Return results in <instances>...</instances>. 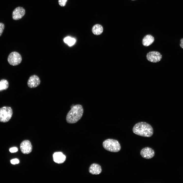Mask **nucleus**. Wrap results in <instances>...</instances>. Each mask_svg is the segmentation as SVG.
<instances>
[{
	"label": "nucleus",
	"instance_id": "nucleus-8",
	"mask_svg": "<svg viewBox=\"0 0 183 183\" xmlns=\"http://www.w3.org/2000/svg\"><path fill=\"white\" fill-rule=\"evenodd\" d=\"M20 148L22 153L24 154L30 153L32 149L31 143L28 140H25L22 141L20 144Z\"/></svg>",
	"mask_w": 183,
	"mask_h": 183
},
{
	"label": "nucleus",
	"instance_id": "nucleus-1",
	"mask_svg": "<svg viewBox=\"0 0 183 183\" xmlns=\"http://www.w3.org/2000/svg\"><path fill=\"white\" fill-rule=\"evenodd\" d=\"M132 131L137 135L146 137H151L153 133V129L151 126L144 122L136 124L133 128Z\"/></svg>",
	"mask_w": 183,
	"mask_h": 183
},
{
	"label": "nucleus",
	"instance_id": "nucleus-15",
	"mask_svg": "<svg viewBox=\"0 0 183 183\" xmlns=\"http://www.w3.org/2000/svg\"><path fill=\"white\" fill-rule=\"evenodd\" d=\"M9 84L6 80L2 79L0 80V92L6 90L8 87Z\"/></svg>",
	"mask_w": 183,
	"mask_h": 183
},
{
	"label": "nucleus",
	"instance_id": "nucleus-10",
	"mask_svg": "<svg viewBox=\"0 0 183 183\" xmlns=\"http://www.w3.org/2000/svg\"><path fill=\"white\" fill-rule=\"evenodd\" d=\"M25 13V10L23 8L20 7H18L12 12V18L15 20H19L24 16Z\"/></svg>",
	"mask_w": 183,
	"mask_h": 183
},
{
	"label": "nucleus",
	"instance_id": "nucleus-22",
	"mask_svg": "<svg viewBox=\"0 0 183 183\" xmlns=\"http://www.w3.org/2000/svg\"><path fill=\"white\" fill-rule=\"evenodd\" d=\"M132 0V1H134V0Z\"/></svg>",
	"mask_w": 183,
	"mask_h": 183
},
{
	"label": "nucleus",
	"instance_id": "nucleus-2",
	"mask_svg": "<svg viewBox=\"0 0 183 183\" xmlns=\"http://www.w3.org/2000/svg\"><path fill=\"white\" fill-rule=\"evenodd\" d=\"M83 113V109L81 105L77 104L74 105L67 115V122L71 124L76 123L81 118Z\"/></svg>",
	"mask_w": 183,
	"mask_h": 183
},
{
	"label": "nucleus",
	"instance_id": "nucleus-16",
	"mask_svg": "<svg viewBox=\"0 0 183 183\" xmlns=\"http://www.w3.org/2000/svg\"><path fill=\"white\" fill-rule=\"evenodd\" d=\"M64 42L68 45L71 46L73 45L75 43L76 40L75 39L70 37H65L64 39Z\"/></svg>",
	"mask_w": 183,
	"mask_h": 183
},
{
	"label": "nucleus",
	"instance_id": "nucleus-9",
	"mask_svg": "<svg viewBox=\"0 0 183 183\" xmlns=\"http://www.w3.org/2000/svg\"><path fill=\"white\" fill-rule=\"evenodd\" d=\"M40 81L37 75H33L31 76L29 78L27 82L28 86L30 88H35L40 84Z\"/></svg>",
	"mask_w": 183,
	"mask_h": 183
},
{
	"label": "nucleus",
	"instance_id": "nucleus-6",
	"mask_svg": "<svg viewBox=\"0 0 183 183\" xmlns=\"http://www.w3.org/2000/svg\"><path fill=\"white\" fill-rule=\"evenodd\" d=\"M146 58L149 61L157 63L160 61L162 58V55L159 52L153 51L149 52L147 54Z\"/></svg>",
	"mask_w": 183,
	"mask_h": 183
},
{
	"label": "nucleus",
	"instance_id": "nucleus-12",
	"mask_svg": "<svg viewBox=\"0 0 183 183\" xmlns=\"http://www.w3.org/2000/svg\"><path fill=\"white\" fill-rule=\"evenodd\" d=\"M54 161L58 164H61L64 162L66 159V157L61 152H55L53 155Z\"/></svg>",
	"mask_w": 183,
	"mask_h": 183
},
{
	"label": "nucleus",
	"instance_id": "nucleus-19",
	"mask_svg": "<svg viewBox=\"0 0 183 183\" xmlns=\"http://www.w3.org/2000/svg\"><path fill=\"white\" fill-rule=\"evenodd\" d=\"M19 162V160L17 159H13L10 161L11 163L13 164H18Z\"/></svg>",
	"mask_w": 183,
	"mask_h": 183
},
{
	"label": "nucleus",
	"instance_id": "nucleus-7",
	"mask_svg": "<svg viewBox=\"0 0 183 183\" xmlns=\"http://www.w3.org/2000/svg\"><path fill=\"white\" fill-rule=\"evenodd\" d=\"M140 154L143 158L149 159L153 158L155 155V152L152 148L146 147L142 149L140 151Z\"/></svg>",
	"mask_w": 183,
	"mask_h": 183
},
{
	"label": "nucleus",
	"instance_id": "nucleus-18",
	"mask_svg": "<svg viewBox=\"0 0 183 183\" xmlns=\"http://www.w3.org/2000/svg\"><path fill=\"white\" fill-rule=\"evenodd\" d=\"M67 0H58V2L59 5L61 6H65Z\"/></svg>",
	"mask_w": 183,
	"mask_h": 183
},
{
	"label": "nucleus",
	"instance_id": "nucleus-17",
	"mask_svg": "<svg viewBox=\"0 0 183 183\" xmlns=\"http://www.w3.org/2000/svg\"><path fill=\"white\" fill-rule=\"evenodd\" d=\"M5 28L4 24L0 22V37L2 35Z\"/></svg>",
	"mask_w": 183,
	"mask_h": 183
},
{
	"label": "nucleus",
	"instance_id": "nucleus-11",
	"mask_svg": "<svg viewBox=\"0 0 183 183\" xmlns=\"http://www.w3.org/2000/svg\"><path fill=\"white\" fill-rule=\"evenodd\" d=\"M102 171L101 166L96 163H93L91 165L89 169V173L93 175L99 174Z\"/></svg>",
	"mask_w": 183,
	"mask_h": 183
},
{
	"label": "nucleus",
	"instance_id": "nucleus-13",
	"mask_svg": "<svg viewBox=\"0 0 183 183\" xmlns=\"http://www.w3.org/2000/svg\"><path fill=\"white\" fill-rule=\"evenodd\" d=\"M154 41V37L148 34L145 35L143 38L142 43L144 46L147 47L151 44Z\"/></svg>",
	"mask_w": 183,
	"mask_h": 183
},
{
	"label": "nucleus",
	"instance_id": "nucleus-21",
	"mask_svg": "<svg viewBox=\"0 0 183 183\" xmlns=\"http://www.w3.org/2000/svg\"><path fill=\"white\" fill-rule=\"evenodd\" d=\"M180 47L183 49V38L181 39L180 40Z\"/></svg>",
	"mask_w": 183,
	"mask_h": 183
},
{
	"label": "nucleus",
	"instance_id": "nucleus-3",
	"mask_svg": "<svg viewBox=\"0 0 183 183\" xmlns=\"http://www.w3.org/2000/svg\"><path fill=\"white\" fill-rule=\"evenodd\" d=\"M102 145L106 150L112 152H117L121 149V147L118 141L116 140L108 139L103 142Z\"/></svg>",
	"mask_w": 183,
	"mask_h": 183
},
{
	"label": "nucleus",
	"instance_id": "nucleus-5",
	"mask_svg": "<svg viewBox=\"0 0 183 183\" xmlns=\"http://www.w3.org/2000/svg\"><path fill=\"white\" fill-rule=\"evenodd\" d=\"M8 61L11 65L15 66L20 64L22 60L21 55L16 52H13L9 55L7 58Z\"/></svg>",
	"mask_w": 183,
	"mask_h": 183
},
{
	"label": "nucleus",
	"instance_id": "nucleus-14",
	"mask_svg": "<svg viewBox=\"0 0 183 183\" xmlns=\"http://www.w3.org/2000/svg\"><path fill=\"white\" fill-rule=\"evenodd\" d=\"M103 30L102 26L99 24H96L94 25L92 28V32L93 33L96 35H98L101 34Z\"/></svg>",
	"mask_w": 183,
	"mask_h": 183
},
{
	"label": "nucleus",
	"instance_id": "nucleus-4",
	"mask_svg": "<svg viewBox=\"0 0 183 183\" xmlns=\"http://www.w3.org/2000/svg\"><path fill=\"white\" fill-rule=\"evenodd\" d=\"M13 114L12 109L10 107L4 106L0 108V122L6 123L11 118Z\"/></svg>",
	"mask_w": 183,
	"mask_h": 183
},
{
	"label": "nucleus",
	"instance_id": "nucleus-20",
	"mask_svg": "<svg viewBox=\"0 0 183 183\" xmlns=\"http://www.w3.org/2000/svg\"><path fill=\"white\" fill-rule=\"evenodd\" d=\"M18 150V148L16 147H13L9 149L11 153H13L17 152Z\"/></svg>",
	"mask_w": 183,
	"mask_h": 183
}]
</instances>
